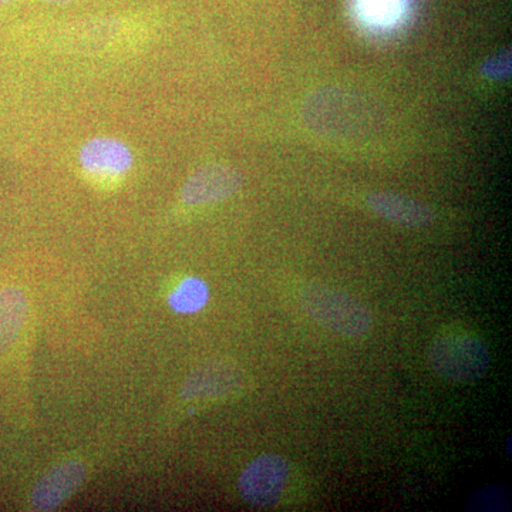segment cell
<instances>
[{
  "label": "cell",
  "mask_w": 512,
  "mask_h": 512,
  "mask_svg": "<svg viewBox=\"0 0 512 512\" xmlns=\"http://www.w3.org/2000/svg\"><path fill=\"white\" fill-rule=\"evenodd\" d=\"M242 184L244 177L232 165H204L185 181L181 190V201L190 207L217 204L237 194Z\"/></svg>",
  "instance_id": "obj_6"
},
{
  "label": "cell",
  "mask_w": 512,
  "mask_h": 512,
  "mask_svg": "<svg viewBox=\"0 0 512 512\" xmlns=\"http://www.w3.org/2000/svg\"><path fill=\"white\" fill-rule=\"evenodd\" d=\"M79 167L84 180L93 187L116 190L133 171L134 153L120 138L94 137L80 148Z\"/></svg>",
  "instance_id": "obj_4"
},
{
  "label": "cell",
  "mask_w": 512,
  "mask_h": 512,
  "mask_svg": "<svg viewBox=\"0 0 512 512\" xmlns=\"http://www.w3.org/2000/svg\"><path fill=\"white\" fill-rule=\"evenodd\" d=\"M481 73L495 82H507L512 74L511 50H503L481 64Z\"/></svg>",
  "instance_id": "obj_12"
},
{
  "label": "cell",
  "mask_w": 512,
  "mask_h": 512,
  "mask_svg": "<svg viewBox=\"0 0 512 512\" xmlns=\"http://www.w3.org/2000/svg\"><path fill=\"white\" fill-rule=\"evenodd\" d=\"M370 100L346 90H320L303 106L306 126L322 136L352 137L367 133L376 121Z\"/></svg>",
  "instance_id": "obj_1"
},
{
  "label": "cell",
  "mask_w": 512,
  "mask_h": 512,
  "mask_svg": "<svg viewBox=\"0 0 512 512\" xmlns=\"http://www.w3.org/2000/svg\"><path fill=\"white\" fill-rule=\"evenodd\" d=\"M245 375L239 367L231 363H210L192 373L185 383V399H222L231 396L244 387Z\"/></svg>",
  "instance_id": "obj_8"
},
{
  "label": "cell",
  "mask_w": 512,
  "mask_h": 512,
  "mask_svg": "<svg viewBox=\"0 0 512 512\" xmlns=\"http://www.w3.org/2000/svg\"><path fill=\"white\" fill-rule=\"evenodd\" d=\"M289 478V464L276 454H262L242 471L238 490L245 503L269 508L279 503Z\"/></svg>",
  "instance_id": "obj_5"
},
{
  "label": "cell",
  "mask_w": 512,
  "mask_h": 512,
  "mask_svg": "<svg viewBox=\"0 0 512 512\" xmlns=\"http://www.w3.org/2000/svg\"><path fill=\"white\" fill-rule=\"evenodd\" d=\"M303 311L322 328L345 338H362L373 328V315L349 293L323 285H306L299 292Z\"/></svg>",
  "instance_id": "obj_3"
},
{
  "label": "cell",
  "mask_w": 512,
  "mask_h": 512,
  "mask_svg": "<svg viewBox=\"0 0 512 512\" xmlns=\"http://www.w3.org/2000/svg\"><path fill=\"white\" fill-rule=\"evenodd\" d=\"M45 2H49V3H69V2H72V0H45Z\"/></svg>",
  "instance_id": "obj_14"
},
{
  "label": "cell",
  "mask_w": 512,
  "mask_h": 512,
  "mask_svg": "<svg viewBox=\"0 0 512 512\" xmlns=\"http://www.w3.org/2000/svg\"><path fill=\"white\" fill-rule=\"evenodd\" d=\"M10 2H12V0H0V6L8 5Z\"/></svg>",
  "instance_id": "obj_15"
},
{
  "label": "cell",
  "mask_w": 512,
  "mask_h": 512,
  "mask_svg": "<svg viewBox=\"0 0 512 512\" xmlns=\"http://www.w3.org/2000/svg\"><path fill=\"white\" fill-rule=\"evenodd\" d=\"M210 301V288L207 282L197 276L181 279L168 292L167 303L175 313L192 315L200 312Z\"/></svg>",
  "instance_id": "obj_10"
},
{
  "label": "cell",
  "mask_w": 512,
  "mask_h": 512,
  "mask_svg": "<svg viewBox=\"0 0 512 512\" xmlns=\"http://www.w3.org/2000/svg\"><path fill=\"white\" fill-rule=\"evenodd\" d=\"M26 301L22 292L6 289L0 293V349L18 336L25 320Z\"/></svg>",
  "instance_id": "obj_11"
},
{
  "label": "cell",
  "mask_w": 512,
  "mask_h": 512,
  "mask_svg": "<svg viewBox=\"0 0 512 512\" xmlns=\"http://www.w3.org/2000/svg\"><path fill=\"white\" fill-rule=\"evenodd\" d=\"M363 8L372 13L373 18H392L394 10L399 8V0H363Z\"/></svg>",
  "instance_id": "obj_13"
},
{
  "label": "cell",
  "mask_w": 512,
  "mask_h": 512,
  "mask_svg": "<svg viewBox=\"0 0 512 512\" xmlns=\"http://www.w3.org/2000/svg\"><path fill=\"white\" fill-rule=\"evenodd\" d=\"M429 362L441 379L468 384L487 375L491 355L484 340L476 333L450 326L437 333L431 342Z\"/></svg>",
  "instance_id": "obj_2"
},
{
  "label": "cell",
  "mask_w": 512,
  "mask_h": 512,
  "mask_svg": "<svg viewBox=\"0 0 512 512\" xmlns=\"http://www.w3.org/2000/svg\"><path fill=\"white\" fill-rule=\"evenodd\" d=\"M367 204L379 217L403 227L426 228L434 221L430 207L394 192H373L367 197Z\"/></svg>",
  "instance_id": "obj_9"
},
{
  "label": "cell",
  "mask_w": 512,
  "mask_h": 512,
  "mask_svg": "<svg viewBox=\"0 0 512 512\" xmlns=\"http://www.w3.org/2000/svg\"><path fill=\"white\" fill-rule=\"evenodd\" d=\"M86 476V466L76 458L56 464L37 481L30 495V505L35 511L57 510L82 487Z\"/></svg>",
  "instance_id": "obj_7"
}]
</instances>
